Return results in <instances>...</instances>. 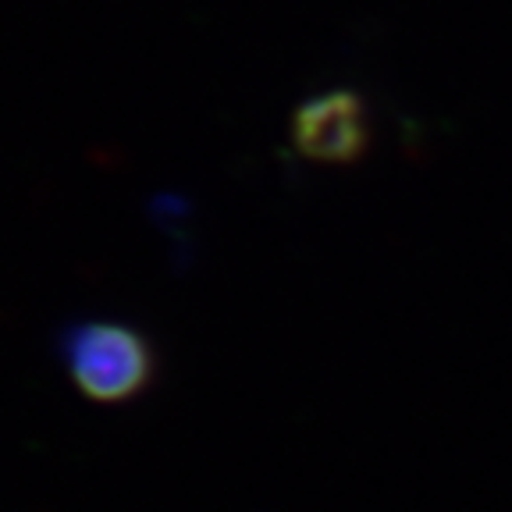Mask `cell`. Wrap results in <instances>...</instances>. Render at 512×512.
<instances>
[{
	"label": "cell",
	"instance_id": "cell-1",
	"mask_svg": "<svg viewBox=\"0 0 512 512\" xmlns=\"http://www.w3.org/2000/svg\"><path fill=\"white\" fill-rule=\"evenodd\" d=\"M57 352L79 395L104 406L139 399L160 374L153 342L125 320H75L57 335Z\"/></svg>",
	"mask_w": 512,
	"mask_h": 512
},
{
	"label": "cell",
	"instance_id": "cell-2",
	"mask_svg": "<svg viewBox=\"0 0 512 512\" xmlns=\"http://www.w3.org/2000/svg\"><path fill=\"white\" fill-rule=\"evenodd\" d=\"M288 139L313 164H356L370 150V107L360 89L335 86L306 96L292 111Z\"/></svg>",
	"mask_w": 512,
	"mask_h": 512
}]
</instances>
